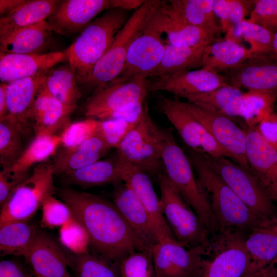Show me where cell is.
<instances>
[{
  "label": "cell",
  "mask_w": 277,
  "mask_h": 277,
  "mask_svg": "<svg viewBox=\"0 0 277 277\" xmlns=\"http://www.w3.org/2000/svg\"><path fill=\"white\" fill-rule=\"evenodd\" d=\"M113 203L144 248L152 252L159 240L157 231L148 211L125 183L115 189Z\"/></svg>",
  "instance_id": "cell-20"
},
{
  "label": "cell",
  "mask_w": 277,
  "mask_h": 277,
  "mask_svg": "<svg viewBox=\"0 0 277 277\" xmlns=\"http://www.w3.org/2000/svg\"><path fill=\"white\" fill-rule=\"evenodd\" d=\"M275 95L249 91L244 93L241 117L243 128L257 126L271 114Z\"/></svg>",
  "instance_id": "cell-42"
},
{
  "label": "cell",
  "mask_w": 277,
  "mask_h": 277,
  "mask_svg": "<svg viewBox=\"0 0 277 277\" xmlns=\"http://www.w3.org/2000/svg\"><path fill=\"white\" fill-rule=\"evenodd\" d=\"M189 24L206 31L214 39L222 32L214 12V0H172L169 1Z\"/></svg>",
  "instance_id": "cell-37"
},
{
  "label": "cell",
  "mask_w": 277,
  "mask_h": 277,
  "mask_svg": "<svg viewBox=\"0 0 277 277\" xmlns=\"http://www.w3.org/2000/svg\"><path fill=\"white\" fill-rule=\"evenodd\" d=\"M67 61L65 51L43 54H12L0 52V80L9 82L48 71Z\"/></svg>",
  "instance_id": "cell-23"
},
{
  "label": "cell",
  "mask_w": 277,
  "mask_h": 277,
  "mask_svg": "<svg viewBox=\"0 0 277 277\" xmlns=\"http://www.w3.org/2000/svg\"><path fill=\"white\" fill-rule=\"evenodd\" d=\"M209 44L184 47L166 43L162 59L148 80L190 70L200 66L204 50Z\"/></svg>",
  "instance_id": "cell-36"
},
{
  "label": "cell",
  "mask_w": 277,
  "mask_h": 277,
  "mask_svg": "<svg viewBox=\"0 0 277 277\" xmlns=\"http://www.w3.org/2000/svg\"><path fill=\"white\" fill-rule=\"evenodd\" d=\"M129 10L111 8L91 22L66 50L67 61L78 83L85 84L130 16Z\"/></svg>",
  "instance_id": "cell-4"
},
{
  "label": "cell",
  "mask_w": 277,
  "mask_h": 277,
  "mask_svg": "<svg viewBox=\"0 0 277 277\" xmlns=\"http://www.w3.org/2000/svg\"><path fill=\"white\" fill-rule=\"evenodd\" d=\"M26 277H38V276L35 275L31 270V271L29 272H26Z\"/></svg>",
  "instance_id": "cell-60"
},
{
  "label": "cell",
  "mask_w": 277,
  "mask_h": 277,
  "mask_svg": "<svg viewBox=\"0 0 277 277\" xmlns=\"http://www.w3.org/2000/svg\"><path fill=\"white\" fill-rule=\"evenodd\" d=\"M110 149L98 135L74 147L63 148L53 163L55 174L64 175L97 161Z\"/></svg>",
  "instance_id": "cell-29"
},
{
  "label": "cell",
  "mask_w": 277,
  "mask_h": 277,
  "mask_svg": "<svg viewBox=\"0 0 277 277\" xmlns=\"http://www.w3.org/2000/svg\"><path fill=\"white\" fill-rule=\"evenodd\" d=\"M244 93L230 85L211 91L189 95L185 98L205 109L231 118L236 122L240 118Z\"/></svg>",
  "instance_id": "cell-33"
},
{
  "label": "cell",
  "mask_w": 277,
  "mask_h": 277,
  "mask_svg": "<svg viewBox=\"0 0 277 277\" xmlns=\"http://www.w3.org/2000/svg\"><path fill=\"white\" fill-rule=\"evenodd\" d=\"M147 26L165 34L167 43L176 46L193 47L214 41L206 31L187 23L169 2L161 1Z\"/></svg>",
  "instance_id": "cell-16"
},
{
  "label": "cell",
  "mask_w": 277,
  "mask_h": 277,
  "mask_svg": "<svg viewBox=\"0 0 277 277\" xmlns=\"http://www.w3.org/2000/svg\"><path fill=\"white\" fill-rule=\"evenodd\" d=\"M136 124L121 118L98 120L97 135L110 149L116 148L126 135Z\"/></svg>",
  "instance_id": "cell-47"
},
{
  "label": "cell",
  "mask_w": 277,
  "mask_h": 277,
  "mask_svg": "<svg viewBox=\"0 0 277 277\" xmlns=\"http://www.w3.org/2000/svg\"><path fill=\"white\" fill-rule=\"evenodd\" d=\"M201 148L203 153L209 156L233 160L232 155L204 128L201 135Z\"/></svg>",
  "instance_id": "cell-50"
},
{
  "label": "cell",
  "mask_w": 277,
  "mask_h": 277,
  "mask_svg": "<svg viewBox=\"0 0 277 277\" xmlns=\"http://www.w3.org/2000/svg\"><path fill=\"white\" fill-rule=\"evenodd\" d=\"M245 277H277V273L271 263L265 268Z\"/></svg>",
  "instance_id": "cell-57"
},
{
  "label": "cell",
  "mask_w": 277,
  "mask_h": 277,
  "mask_svg": "<svg viewBox=\"0 0 277 277\" xmlns=\"http://www.w3.org/2000/svg\"><path fill=\"white\" fill-rule=\"evenodd\" d=\"M47 72L6 83L8 108L7 116L16 121L23 131L26 127L27 114L44 84Z\"/></svg>",
  "instance_id": "cell-28"
},
{
  "label": "cell",
  "mask_w": 277,
  "mask_h": 277,
  "mask_svg": "<svg viewBox=\"0 0 277 277\" xmlns=\"http://www.w3.org/2000/svg\"><path fill=\"white\" fill-rule=\"evenodd\" d=\"M120 277H156L152 252H133L119 263Z\"/></svg>",
  "instance_id": "cell-43"
},
{
  "label": "cell",
  "mask_w": 277,
  "mask_h": 277,
  "mask_svg": "<svg viewBox=\"0 0 277 277\" xmlns=\"http://www.w3.org/2000/svg\"><path fill=\"white\" fill-rule=\"evenodd\" d=\"M77 83L76 75L67 62L48 71L42 88L64 105L76 108L82 97Z\"/></svg>",
  "instance_id": "cell-35"
},
{
  "label": "cell",
  "mask_w": 277,
  "mask_h": 277,
  "mask_svg": "<svg viewBox=\"0 0 277 277\" xmlns=\"http://www.w3.org/2000/svg\"><path fill=\"white\" fill-rule=\"evenodd\" d=\"M6 83L0 84V120L8 115V103L6 94Z\"/></svg>",
  "instance_id": "cell-56"
},
{
  "label": "cell",
  "mask_w": 277,
  "mask_h": 277,
  "mask_svg": "<svg viewBox=\"0 0 277 277\" xmlns=\"http://www.w3.org/2000/svg\"><path fill=\"white\" fill-rule=\"evenodd\" d=\"M252 54L249 49L233 40L225 38L208 45L202 54L201 68L219 74L241 64Z\"/></svg>",
  "instance_id": "cell-30"
},
{
  "label": "cell",
  "mask_w": 277,
  "mask_h": 277,
  "mask_svg": "<svg viewBox=\"0 0 277 277\" xmlns=\"http://www.w3.org/2000/svg\"><path fill=\"white\" fill-rule=\"evenodd\" d=\"M53 163L38 164L1 207L0 226L7 223L29 221L45 200L55 192Z\"/></svg>",
  "instance_id": "cell-8"
},
{
  "label": "cell",
  "mask_w": 277,
  "mask_h": 277,
  "mask_svg": "<svg viewBox=\"0 0 277 277\" xmlns=\"http://www.w3.org/2000/svg\"><path fill=\"white\" fill-rule=\"evenodd\" d=\"M214 12L220 21L222 32L227 33L231 28L228 0H214Z\"/></svg>",
  "instance_id": "cell-53"
},
{
  "label": "cell",
  "mask_w": 277,
  "mask_h": 277,
  "mask_svg": "<svg viewBox=\"0 0 277 277\" xmlns=\"http://www.w3.org/2000/svg\"><path fill=\"white\" fill-rule=\"evenodd\" d=\"M225 77L229 85L239 89L275 95L277 59L270 54L252 56L227 71Z\"/></svg>",
  "instance_id": "cell-17"
},
{
  "label": "cell",
  "mask_w": 277,
  "mask_h": 277,
  "mask_svg": "<svg viewBox=\"0 0 277 277\" xmlns=\"http://www.w3.org/2000/svg\"><path fill=\"white\" fill-rule=\"evenodd\" d=\"M249 264L245 277L269 265L277 255V219L253 229L245 238Z\"/></svg>",
  "instance_id": "cell-25"
},
{
  "label": "cell",
  "mask_w": 277,
  "mask_h": 277,
  "mask_svg": "<svg viewBox=\"0 0 277 277\" xmlns=\"http://www.w3.org/2000/svg\"><path fill=\"white\" fill-rule=\"evenodd\" d=\"M38 229L29 221L10 222L0 226L1 255L23 256Z\"/></svg>",
  "instance_id": "cell-39"
},
{
  "label": "cell",
  "mask_w": 277,
  "mask_h": 277,
  "mask_svg": "<svg viewBox=\"0 0 277 277\" xmlns=\"http://www.w3.org/2000/svg\"><path fill=\"white\" fill-rule=\"evenodd\" d=\"M246 156L250 171L272 200L277 201V150L260 132L246 127Z\"/></svg>",
  "instance_id": "cell-18"
},
{
  "label": "cell",
  "mask_w": 277,
  "mask_h": 277,
  "mask_svg": "<svg viewBox=\"0 0 277 277\" xmlns=\"http://www.w3.org/2000/svg\"><path fill=\"white\" fill-rule=\"evenodd\" d=\"M212 235L201 277H245L249 264L245 244L247 235L225 230Z\"/></svg>",
  "instance_id": "cell-9"
},
{
  "label": "cell",
  "mask_w": 277,
  "mask_h": 277,
  "mask_svg": "<svg viewBox=\"0 0 277 277\" xmlns=\"http://www.w3.org/2000/svg\"><path fill=\"white\" fill-rule=\"evenodd\" d=\"M158 106L187 147L203 152L201 138L204 128L187 110L183 102L161 96L158 100Z\"/></svg>",
  "instance_id": "cell-31"
},
{
  "label": "cell",
  "mask_w": 277,
  "mask_h": 277,
  "mask_svg": "<svg viewBox=\"0 0 277 277\" xmlns=\"http://www.w3.org/2000/svg\"><path fill=\"white\" fill-rule=\"evenodd\" d=\"M249 21L275 33L277 32V0H256Z\"/></svg>",
  "instance_id": "cell-48"
},
{
  "label": "cell",
  "mask_w": 277,
  "mask_h": 277,
  "mask_svg": "<svg viewBox=\"0 0 277 277\" xmlns=\"http://www.w3.org/2000/svg\"><path fill=\"white\" fill-rule=\"evenodd\" d=\"M61 146L60 135H38L25 148L13 165L6 169L16 178L25 180L34 165L42 163L53 155Z\"/></svg>",
  "instance_id": "cell-34"
},
{
  "label": "cell",
  "mask_w": 277,
  "mask_h": 277,
  "mask_svg": "<svg viewBox=\"0 0 277 277\" xmlns=\"http://www.w3.org/2000/svg\"><path fill=\"white\" fill-rule=\"evenodd\" d=\"M74 277H120L119 263L94 251L68 257Z\"/></svg>",
  "instance_id": "cell-40"
},
{
  "label": "cell",
  "mask_w": 277,
  "mask_h": 277,
  "mask_svg": "<svg viewBox=\"0 0 277 277\" xmlns=\"http://www.w3.org/2000/svg\"><path fill=\"white\" fill-rule=\"evenodd\" d=\"M229 85L226 78L204 69L186 70L148 80L151 91H165L180 97L202 94Z\"/></svg>",
  "instance_id": "cell-19"
},
{
  "label": "cell",
  "mask_w": 277,
  "mask_h": 277,
  "mask_svg": "<svg viewBox=\"0 0 277 277\" xmlns=\"http://www.w3.org/2000/svg\"><path fill=\"white\" fill-rule=\"evenodd\" d=\"M207 248H187L174 238L162 239L152 254L156 277H201Z\"/></svg>",
  "instance_id": "cell-13"
},
{
  "label": "cell",
  "mask_w": 277,
  "mask_h": 277,
  "mask_svg": "<svg viewBox=\"0 0 277 277\" xmlns=\"http://www.w3.org/2000/svg\"><path fill=\"white\" fill-rule=\"evenodd\" d=\"M26 0H0L1 17L6 16L22 5Z\"/></svg>",
  "instance_id": "cell-55"
},
{
  "label": "cell",
  "mask_w": 277,
  "mask_h": 277,
  "mask_svg": "<svg viewBox=\"0 0 277 277\" xmlns=\"http://www.w3.org/2000/svg\"><path fill=\"white\" fill-rule=\"evenodd\" d=\"M264 138L277 150V116L271 114L258 125Z\"/></svg>",
  "instance_id": "cell-52"
},
{
  "label": "cell",
  "mask_w": 277,
  "mask_h": 277,
  "mask_svg": "<svg viewBox=\"0 0 277 277\" xmlns=\"http://www.w3.org/2000/svg\"><path fill=\"white\" fill-rule=\"evenodd\" d=\"M14 177L6 169L0 171V205L2 207L15 189L24 181Z\"/></svg>",
  "instance_id": "cell-51"
},
{
  "label": "cell",
  "mask_w": 277,
  "mask_h": 277,
  "mask_svg": "<svg viewBox=\"0 0 277 277\" xmlns=\"http://www.w3.org/2000/svg\"><path fill=\"white\" fill-rule=\"evenodd\" d=\"M203 153L187 147V155L220 230L247 235L255 227L265 224L255 218L239 197L210 167Z\"/></svg>",
  "instance_id": "cell-3"
},
{
  "label": "cell",
  "mask_w": 277,
  "mask_h": 277,
  "mask_svg": "<svg viewBox=\"0 0 277 277\" xmlns=\"http://www.w3.org/2000/svg\"><path fill=\"white\" fill-rule=\"evenodd\" d=\"M41 209V224L44 227H61L74 218L69 207L53 195L45 200Z\"/></svg>",
  "instance_id": "cell-46"
},
{
  "label": "cell",
  "mask_w": 277,
  "mask_h": 277,
  "mask_svg": "<svg viewBox=\"0 0 277 277\" xmlns=\"http://www.w3.org/2000/svg\"><path fill=\"white\" fill-rule=\"evenodd\" d=\"M210 167L245 204L261 223L277 219L272 200L249 170L230 159L214 157L203 153Z\"/></svg>",
  "instance_id": "cell-7"
},
{
  "label": "cell",
  "mask_w": 277,
  "mask_h": 277,
  "mask_svg": "<svg viewBox=\"0 0 277 277\" xmlns=\"http://www.w3.org/2000/svg\"><path fill=\"white\" fill-rule=\"evenodd\" d=\"M156 177L160 191L161 212L175 240L187 248H207L210 233L197 215L163 173Z\"/></svg>",
  "instance_id": "cell-6"
},
{
  "label": "cell",
  "mask_w": 277,
  "mask_h": 277,
  "mask_svg": "<svg viewBox=\"0 0 277 277\" xmlns=\"http://www.w3.org/2000/svg\"><path fill=\"white\" fill-rule=\"evenodd\" d=\"M47 21L24 27L0 39V52L12 54H43L52 40Z\"/></svg>",
  "instance_id": "cell-26"
},
{
  "label": "cell",
  "mask_w": 277,
  "mask_h": 277,
  "mask_svg": "<svg viewBox=\"0 0 277 277\" xmlns=\"http://www.w3.org/2000/svg\"><path fill=\"white\" fill-rule=\"evenodd\" d=\"M162 34L146 26L132 42L120 75L112 83L124 82L136 77L148 80L159 65L165 45Z\"/></svg>",
  "instance_id": "cell-15"
},
{
  "label": "cell",
  "mask_w": 277,
  "mask_h": 277,
  "mask_svg": "<svg viewBox=\"0 0 277 277\" xmlns=\"http://www.w3.org/2000/svg\"><path fill=\"white\" fill-rule=\"evenodd\" d=\"M163 173L193 210L210 234L220 230L207 196L188 155L179 146L171 131L156 124Z\"/></svg>",
  "instance_id": "cell-2"
},
{
  "label": "cell",
  "mask_w": 277,
  "mask_h": 277,
  "mask_svg": "<svg viewBox=\"0 0 277 277\" xmlns=\"http://www.w3.org/2000/svg\"><path fill=\"white\" fill-rule=\"evenodd\" d=\"M61 1L26 0L13 12L0 17V39L19 29L47 21Z\"/></svg>",
  "instance_id": "cell-32"
},
{
  "label": "cell",
  "mask_w": 277,
  "mask_h": 277,
  "mask_svg": "<svg viewBox=\"0 0 277 277\" xmlns=\"http://www.w3.org/2000/svg\"><path fill=\"white\" fill-rule=\"evenodd\" d=\"M0 277H26V272L14 261L4 260L0 262Z\"/></svg>",
  "instance_id": "cell-54"
},
{
  "label": "cell",
  "mask_w": 277,
  "mask_h": 277,
  "mask_svg": "<svg viewBox=\"0 0 277 277\" xmlns=\"http://www.w3.org/2000/svg\"><path fill=\"white\" fill-rule=\"evenodd\" d=\"M162 1H145L134 10L96 63L85 84L100 89L115 80L124 67L129 49L143 31Z\"/></svg>",
  "instance_id": "cell-5"
},
{
  "label": "cell",
  "mask_w": 277,
  "mask_h": 277,
  "mask_svg": "<svg viewBox=\"0 0 277 277\" xmlns=\"http://www.w3.org/2000/svg\"><path fill=\"white\" fill-rule=\"evenodd\" d=\"M23 257L38 277H72L68 257L50 236L39 229Z\"/></svg>",
  "instance_id": "cell-21"
},
{
  "label": "cell",
  "mask_w": 277,
  "mask_h": 277,
  "mask_svg": "<svg viewBox=\"0 0 277 277\" xmlns=\"http://www.w3.org/2000/svg\"><path fill=\"white\" fill-rule=\"evenodd\" d=\"M23 132L15 120L7 116L0 120V163L2 168L11 167L24 150Z\"/></svg>",
  "instance_id": "cell-41"
},
{
  "label": "cell",
  "mask_w": 277,
  "mask_h": 277,
  "mask_svg": "<svg viewBox=\"0 0 277 277\" xmlns=\"http://www.w3.org/2000/svg\"><path fill=\"white\" fill-rule=\"evenodd\" d=\"M133 169L136 168L121 160L115 154L112 157L100 160L63 175L70 183L90 187L118 183L122 182L128 172Z\"/></svg>",
  "instance_id": "cell-24"
},
{
  "label": "cell",
  "mask_w": 277,
  "mask_h": 277,
  "mask_svg": "<svg viewBox=\"0 0 277 277\" xmlns=\"http://www.w3.org/2000/svg\"><path fill=\"white\" fill-rule=\"evenodd\" d=\"M270 54L277 59V32L274 34L272 49Z\"/></svg>",
  "instance_id": "cell-58"
},
{
  "label": "cell",
  "mask_w": 277,
  "mask_h": 277,
  "mask_svg": "<svg viewBox=\"0 0 277 277\" xmlns=\"http://www.w3.org/2000/svg\"><path fill=\"white\" fill-rule=\"evenodd\" d=\"M76 109L64 105L42 87L27 114L26 126L31 125L35 135H58L70 124V116Z\"/></svg>",
  "instance_id": "cell-22"
},
{
  "label": "cell",
  "mask_w": 277,
  "mask_h": 277,
  "mask_svg": "<svg viewBox=\"0 0 277 277\" xmlns=\"http://www.w3.org/2000/svg\"><path fill=\"white\" fill-rule=\"evenodd\" d=\"M274 33L264 27L245 19L232 26L225 38L243 45L247 43L252 56L271 54Z\"/></svg>",
  "instance_id": "cell-38"
},
{
  "label": "cell",
  "mask_w": 277,
  "mask_h": 277,
  "mask_svg": "<svg viewBox=\"0 0 277 277\" xmlns=\"http://www.w3.org/2000/svg\"><path fill=\"white\" fill-rule=\"evenodd\" d=\"M122 182L132 190L149 213L157 231L159 241L167 238H174L162 213L160 199L148 174L133 169L124 175Z\"/></svg>",
  "instance_id": "cell-27"
},
{
  "label": "cell",
  "mask_w": 277,
  "mask_h": 277,
  "mask_svg": "<svg viewBox=\"0 0 277 277\" xmlns=\"http://www.w3.org/2000/svg\"><path fill=\"white\" fill-rule=\"evenodd\" d=\"M148 80L142 77L109 83L87 101L84 114L87 118L104 120L112 113L142 104L148 91Z\"/></svg>",
  "instance_id": "cell-12"
},
{
  "label": "cell",
  "mask_w": 277,
  "mask_h": 277,
  "mask_svg": "<svg viewBox=\"0 0 277 277\" xmlns=\"http://www.w3.org/2000/svg\"><path fill=\"white\" fill-rule=\"evenodd\" d=\"M61 243L75 255L89 251L90 241L84 227L74 218L60 227Z\"/></svg>",
  "instance_id": "cell-44"
},
{
  "label": "cell",
  "mask_w": 277,
  "mask_h": 277,
  "mask_svg": "<svg viewBox=\"0 0 277 277\" xmlns=\"http://www.w3.org/2000/svg\"><path fill=\"white\" fill-rule=\"evenodd\" d=\"M97 124L98 120L93 118L70 123L59 134L61 146L65 149L72 148L97 135Z\"/></svg>",
  "instance_id": "cell-45"
},
{
  "label": "cell",
  "mask_w": 277,
  "mask_h": 277,
  "mask_svg": "<svg viewBox=\"0 0 277 277\" xmlns=\"http://www.w3.org/2000/svg\"><path fill=\"white\" fill-rule=\"evenodd\" d=\"M59 195L86 230L93 251L116 263L146 250L112 202L98 195L64 188Z\"/></svg>",
  "instance_id": "cell-1"
},
{
  "label": "cell",
  "mask_w": 277,
  "mask_h": 277,
  "mask_svg": "<svg viewBox=\"0 0 277 277\" xmlns=\"http://www.w3.org/2000/svg\"><path fill=\"white\" fill-rule=\"evenodd\" d=\"M271 264L273 266L275 270L277 273V255L276 258L274 259V260L271 262Z\"/></svg>",
  "instance_id": "cell-59"
},
{
  "label": "cell",
  "mask_w": 277,
  "mask_h": 277,
  "mask_svg": "<svg viewBox=\"0 0 277 277\" xmlns=\"http://www.w3.org/2000/svg\"><path fill=\"white\" fill-rule=\"evenodd\" d=\"M156 124L146 106L140 121L117 147L116 155L123 161L148 174L163 173Z\"/></svg>",
  "instance_id": "cell-10"
},
{
  "label": "cell",
  "mask_w": 277,
  "mask_h": 277,
  "mask_svg": "<svg viewBox=\"0 0 277 277\" xmlns=\"http://www.w3.org/2000/svg\"><path fill=\"white\" fill-rule=\"evenodd\" d=\"M255 1L228 0L229 21L231 28L246 19L254 7Z\"/></svg>",
  "instance_id": "cell-49"
},
{
  "label": "cell",
  "mask_w": 277,
  "mask_h": 277,
  "mask_svg": "<svg viewBox=\"0 0 277 277\" xmlns=\"http://www.w3.org/2000/svg\"><path fill=\"white\" fill-rule=\"evenodd\" d=\"M183 103L189 113L232 155L235 163L250 171L246 156L245 130L229 117L188 101Z\"/></svg>",
  "instance_id": "cell-14"
},
{
  "label": "cell",
  "mask_w": 277,
  "mask_h": 277,
  "mask_svg": "<svg viewBox=\"0 0 277 277\" xmlns=\"http://www.w3.org/2000/svg\"><path fill=\"white\" fill-rule=\"evenodd\" d=\"M142 0H64L61 1L47 19L53 32L64 36L80 33L96 17L111 8L136 10Z\"/></svg>",
  "instance_id": "cell-11"
}]
</instances>
